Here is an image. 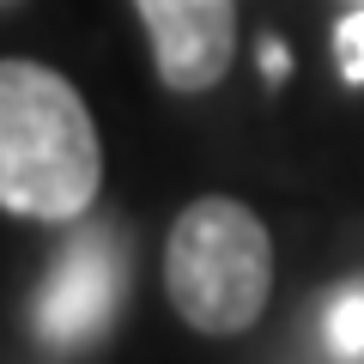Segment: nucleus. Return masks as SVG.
I'll return each mask as SVG.
<instances>
[{"label":"nucleus","instance_id":"f257e3e1","mask_svg":"<svg viewBox=\"0 0 364 364\" xmlns=\"http://www.w3.org/2000/svg\"><path fill=\"white\" fill-rule=\"evenodd\" d=\"M104 152L79 91L37 61L0 67V200L49 225H73L97 200Z\"/></svg>","mask_w":364,"mask_h":364},{"label":"nucleus","instance_id":"f03ea898","mask_svg":"<svg viewBox=\"0 0 364 364\" xmlns=\"http://www.w3.org/2000/svg\"><path fill=\"white\" fill-rule=\"evenodd\" d=\"M164 279H170V304L182 310L188 328H200V334H243L267 310L273 243L249 207L207 195L170 231Z\"/></svg>","mask_w":364,"mask_h":364},{"label":"nucleus","instance_id":"7ed1b4c3","mask_svg":"<svg viewBox=\"0 0 364 364\" xmlns=\"http://www.w3.org/2000/svg\"><path fill=\"white\" fill-rule=\"evenodd\" d=\"M122 273H128V255H122L116 225H85L61 249L49 286L37 298L43 340L49 346H85V340H97L109 328V316H116V304H122V286H128Z\"/></svg>","mask_w":364,"mask_h":364},{"label":"nucleus","instance_id":"20e7f679","mask_svg":"<svg viewBox=\"0 0 364 364\" xmlns=\"http://www.w3.org/2000/svg\"><path fill=\"white\" fill-rule=\"evenodd\" d=\"M152 31L158 79L170 91H207L225 79L237 49V13L231 0H134Z\"/></svg>","mask_w":364,"mask_h":364},{"label":"nucleus","instance_id":"39448f33","mask_svg":"<svg viewBox=\"0 0 364 364\" xmlns=\"http://www.w3.org/2000/svg\"><path fill=\"white\" fill-rule=\"evenodd\" d=\"M322 340H328V352L346 358V364L364 358V286L334 291V304H328V316H322Z\"/></svg>","mask_w":364,"mask_h":364},{"label":"nucleus","instance_id":"423d86ee","mask_svg":"<svg viewBox=\"0 0 364 364\" xmlns=\"http://www.w3.org/2000/svg\"><path fill=\"white\" fill-rule=\"evenodd\" d=\"M334 55H340V73H346L352 85H364V6H352L334 25Z\"/></svg>","mask_w":364,"mask_h":364},{"label":"nucleus","instance_id":"0eeeda50","mask_svg":"<svg viewBox=\"0 0 364 364\" xmlns=\"http://www.w3.org/2000/svg\"><path fill=\"white\" fill-rule=\"evenodd\" d=\"M286 67H291L286 43H261V73H273V79H286Z\"/></svg>","mask_w":364,"mask_h":364},{"label":"nucleus","instance_id":"6e6552de","mask_svg":"<svg viewBox=\"0 0 364 364\" xmlns=\"http://www.w3.org/2000/svg\"><path fill=\"white\" fill-rule=\"evenodd\" d=\"M352 6H364V0H352Z\"/></svg>","mask_w":364,"mask_h":364}]
</instances>
